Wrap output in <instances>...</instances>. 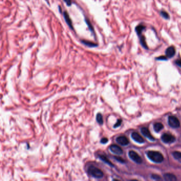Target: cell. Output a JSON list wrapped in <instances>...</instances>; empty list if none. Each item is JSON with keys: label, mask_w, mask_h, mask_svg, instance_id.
<instances>
[{"label": "cell", "mask_w": 181, "mask_h": 181, "mask_svg": "<svg viewBox=\"0 0 181 181\" xmlns=\"http://www.w3.org/2000/svg\"><path fill=\"white\" fill-rule=\"evenodd\" d=\"M87 172L90 176L96 178H101L104 176V173L102 170L94 165H90L88 167Z\"/></svg>", "instance_id": "obj_1"}, {"label": "cell", "mask_w": 181, "mask_h": 181, "mask_svg": "<svg viewBox=\"0 0 181 181\" xmlns=\"http://www.w3.org/2000/svg\"><path fill=\"white\" fill-rule=\"evenodd\" d=\"M147 156L151 160L156 163L162 162L164 160V157L162 154L158 151H148Z\"/></svg>", "instance_id": "obj_2"}, {"label": "cell", "mask_w": 181, "mask_h": 181, "mask_svg": "<svg viewBox=\"0 0 181 181\" xmlns=\"http://www.w3.org/2000/svg\"><path fill=\"white\" fill-rule=\"evenodd\" d=\"M128 155L130 158L132 159L133 161L136 162V164H140L142 162V159L141 157L138 155L136 152L134 151H130L128 152Z\"/></svg>", "instance_id": "obj_3"}, {"label": "cell", "mask_w": 181, "mask_h": 181, "mask_svg": "<svg viewBox=\"0 0 181 181\" xmlns=\"http://www.w3.org/2000/svg\"><path fill=\"white\" fill-rule=\"evenodd\" d=\"M168 124L170 126L173 128H177L180 126V123L178 118L173 116H170L168 118Z\"/></svg>", "instance_id": "obj_4"}, {"label": "cell", "mask_w": 181, "mask_h": 181, "mask_svg": "<svg viewBox=\"0 0 181 181\" xmlns=\"http://www.w3.org/2000/svg\"><path fill=\"white\" fill-rule=\"evenodd\" d=\"M162 140L165 143H173L175 141V138L170 134L164 133L162 136Z\"/></svg>", "instance_id": "obj_5"}, {"label": "cell", "mask_w": 181, "mask_h": 181, "mask_svg": "<svg viewBox=\"0 0 181 181\" xmlns=\"http://www.w3.org/2000/svg\"><path fill=\"white\" fill-rule=\"evenodd\" d=\"M110 150L116 155H120L123 154V150L121 147L116 144H112L110 146Z\"/></svg>", "instance_id": "obj_6"}, {"label": "cell", "mask_w": 181, "mask_h": 181, "mask_svg": "<svg viewBox=\"0 0 181 181\" xmlns=\"http://www.w3.org/2000/svg\"><path fill=\"white\" fill-rule=\"evenodd\" d=\"M63 17H64L65 21L67 23V24L68 25V26L69 27V28L70 29L73 30V25H72L71 19L70 18V15H69L68 12L66 11H64L63 12Z\"/></svg>", "instance_id": "obj_7"}, {"label": "cell", "mask_w": 181, "mask_h": 181, "mask_svg": "<svg viewBox=\"0 0 181 181\" xmlns=\"http://www.w3.org/2000/svg\"><path fill=\"white\" fill-rule=\"evenodd\" d=\"M116 142L122 146H126L129 143V141L128 138L124 136H118L116 139Z\"/></svg>", "instance_id": "obj_8"}, {"label": "cell", "mask_w": 181, "mask_h": 181, "mask_svg": "<svg viewBox=\"0 0 181 181\" xmlns=\"http://www.w3.org/2000/svg\"><path fill=\"white\" fill-rule=\"evenodd\" d=\"M131 136H132V139L138 143H143L144 141L143 138L140 136L139 133H138L136 132L132 133Z\"/></svg>", "instance_id": "obj_9"}, {"label": "cell", "mask_w": 181, "mask_h": 181, "mask_svg": "<svg viewBox=\"0 0 181 181\" xmlns=\"http://www.w3.org/2000/svg\"><path fill=\"white\" fill-rule=\"evenodd\" d=\"M141 130V133L149 139L151 141H155V139L154 138V137L151 135V133H150L147 128H142Z\"/></svg>", "instance_id": "obj_10"}, {"label": "cell", "mask_w": 181, "mask_h": 181, "mask_svg": "<svg viewBox=\"0 0 181 181\" xmlns=\"http://www.w3.org/2000/svg\"><path fill=\"white\" fill-rule=\"evenodd\" d=\"M166 57L168 58H171L174 56L175 54V47L172 46H170L168 48H167L166 50Z\"/></svg>", "instance_id": "obj_11"}, {"label": "cell", "mask_w": 181, "mask_h": 181, "mask_svg": "<svg viewBox=\"0 0 181 181\" xmlns=\"http://www.w3.org/2000/svg\"><path fill=\"white\" fill-rule=\"evenodd\" d=\"M164 178L167 181H175L177 180L176 177L172 174H165L164 175Z\"/></svg>", "instance_id": "obj_12"}, {"label": "cell", "mask_w": 181, "mask_h": 181, "mask_svg": "<svg viewBox=\"0 0 181 181\" xmlns=\"http://www.w3.org/2000/svg\"><path fill=\"white\" fill-rule=\"evenodd\" d=\"M81 42L83 45L88 46V47H94L98 46V44L96 43H94L90 42V41H86V40H81Z\"/></svg>", "instance_id": "obj_13"}, {"label": "cell", "mask_w": 181, "mask_h": 181, "mask_svg": "<svg viewBox=\"0 0 181 181\" xmlns=\"http://www.w3.org/2000/svg\"><path fill=\"white\" fill-rule=\"evenodd\" d=\"M99 158L101 159L102 162H104L106 164L110 165V166H111V167H114V166L113 164H112V162H110L109 159L107 158L105 156H104V155H99Z\"/></svg>", "instance_id": "obj_14"}, {"label": "cell", "mask_w": 181, "mask_h": 181, "mask_svg": "<svg viewBox=\"0 0 181 181\" xmlns=\"http://www.w3.org/2000/svg\"><path fill=\"white\" fill-rule=\"evenodd\" d=\"M154 128L156 132H159L164 128V125L161 123H156L154 124Z\"/></svg>", "instance_id": "obj_15"}, {"label": "cell", "mask_w": 181, "mask_h": 181, "mask_svg": "<svg viewBox=\"0 0 181 181\" xmlns=\"http://www.w3.org/2000/svg\"><path fill=\"white\" fill-rule=\"evenodd\" d=\"M85 22L86 23L87 26L88 27V28H89V30L91 32L92 34H94V28H93V27H92L91 23L90 20H89V19H87V18L86 17L85 19Z\"/></svg>", "instance_id": "obj_16"}, {"label": "cell", "mask_w": 181, "mask_h": 181, "mask_svg": "<svg viewBox=\"0 0 181 181\" xmlns=\"http://www.w3.org/2000/svg\"><path fill=\"white\" fill-rule=\"evenodd\" d=\"M174 157L179 162H181V152L178 151H175L173 153Z\"/></svg>", "instance_id": "obj_17"}, {"label": "cell", "mask_w": 181, "mask_h": 181, "mask_svg": "<svg viewBox=\"0 0 181 181\" xmlns=\"http://www.w3.org/2000/svg\"><path fill=\"white\" fill-rule=\"evenodd\" d=\"M145 29V27L143 25H139L136 28V31L137 34L140 35L141 34L142 31Z\"/></svg>", "instance_id": "obj_18"}, {"label": "cell", "mask_w": 181, "mask_h": 181, "mask_svg": "<svg viewBox=\"0 0 181 181\" xmlns=\"http://www.w3.org/2000/svg\"><path fill=\"white\" fill-rule=\"evenodd\" d=\"M96 121L98 122V124L102 125L103 124V118L102 114L100 113H98L96 115Z\"/></svg>", "instance_id": "obj_19"}, {"label": "cell", "mask_w": 181, "mask_h": 181, "mask_svg": "<svg viewBox=\"0 0 181 181\" xmlns=\"http://www.w3.org/2000/svg\"><path fill=\"white\" fill-rule=\"evenodd\" d=\"M140 42L142 44V45L143 46V47L146 49H147V43L146 42V39H145V37L144 36H142L140 38Z\"/></svg>", "instance_id": "obj_20"}, {"label": "cell", "mask_w": 181, "mask_h": 181, "mask_svg": "<svg viewBox=\"0 0 181 181\" xmlns=\"http://www.w3.org/2000/svg\"><path fill=\"white\" fill-rule=\"evenodd\" d=\"M160 15H162V17L166 19H170V15H168V13L164 11H162L160 12Z\"/></svg>", "instance_id": "obj_21"}, {"label": "cell", "mask_w": 181, "mask_h": 181, "mask_svg": "<svg viewBox=\"0 0 181 181\" xmlns=\"http://www.w3.org/2000/svg\"><path fill=\"white\" fill-rule=\"evenodd\" d=\"M122 120H121V119H118V120H117V122L114 125V128H116L117 127L120 126L121 125V124H122Z\"/></svg>", "instance_id": "obj_22"}, {"label": "cell", "mask_w": 181, "mask_h": 181, "mask_svg": "<svg viewBox=\"0 0 181 181\" xmlns=\"http://www.w3.org/2000/svg\"><path fill=\"white\" fill-rule=\"evenodd\" d=\"M114 158L118 162H121V163H124V160L123 158H122L120 157H117V156H115Z\"/></svg>", "instance_id": "obj_23"}, {"label": "cell", "mask_w": 181, "mask_h": 181, "mask_svg": "<svg viewBox=\"0 0 181 181\" xmlns=\"http://www.w3.org/2000/svg\"><path fill=\"white\" fill-rule=\"evenodd\" d=\"M151 177H152L153 179L156 180H161V177H160V176H159V175H156V174H152V176H151Z\"/></svg>", "instance_id": "obj_24"}, {"label": "cell", "mask_w": 181, "mask_h": 181, "mask_svg": "<svg viewBox=\"0 0 181 181\" xmlns=\"http://www.w3.org/2000/svg\"><path fill=\"white\" fill-rule=\"evenodd\" d=\"M108 141V140L107 138H102L100 140V143H102V144H105V143H107V142Z\"/></svg>", "instance_id": "obj_25"}, {"label": "cell", "mask_w": 181, "mask_h": 181, "mask_svg": "<svg viewBox=\"0 0 181 181\" xmlns=\"http://www.w3.org/2000/svg\"><path fill=\"white\" fill-rule=\"evenodd\" d=\"M156 59L158 60H166L167 59V57H165V56H161V57L156 58Z\"/></svg>", "instance_id": "obj_26"}, {"label": "cell", "mask_w": 181, "mask_h": 181, "mask_svg": "<svg viewBox=\"0 0 181 181\" xmlns=\"http://www.w3.org/2000/svg\"><path fill=\"white\" fill-rule=\"evenodd\" d=\"M68 6H71L72 4L71 0H63Z\"/></svg>", "instance_id": "obj_27"}, {"label": "cell", "mask_w": 181, "mask_h": 181, "mask_svg": "<svg viewBox=\"0 0 181 181\" xmlns=\"http://www.w3.org/2000/svg\"><path fill=\"white\" fill-rule=\"evenodd\" d=\"M176 64H177L178 66L181 67V60H177L176 61Z\"/></svg>", "instance_id": "obj_28"}, {"label": "cell", "mask_w": 181, "mask_h": 181, "mask_svg": "<svg viewBox=\"0 0 181 181\" xmlns=\"http://www.w3.org/2000/svg\"><path fill=\"white\" fill-rule=\"evenodd\" d=\"M59 11L60 12V13H62V10L60 6H59Z\"/></svg>", "instance_id": "obj_29"}]
</instances>
